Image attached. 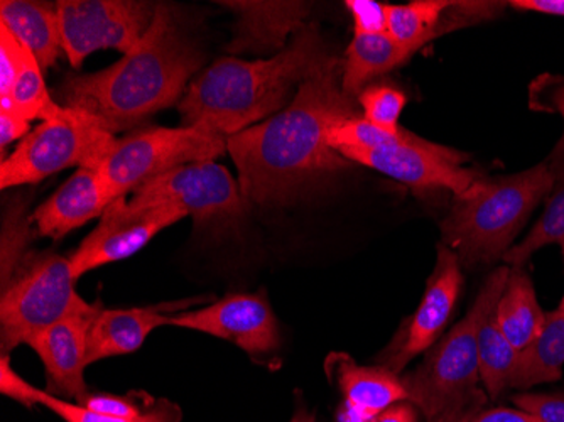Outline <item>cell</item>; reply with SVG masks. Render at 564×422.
Segmentation results:
<instances>
[{"mask_svg": "<svg viewBox=\"0 0 564 422\" xmlns=\"http://www.w3.org/2000/svg\"><path fill=\"white\" fill-rule=\"evenodd\" d=\"M0 110L18 113L25 120H50L63 112L62 105L56 104L47 94L40 63L33 53L28 56L24 68L19 73L11 94L0 97Z\"/></svg>", "mask_w": 564, "mask_h": 422, "instance_id": "obj_27", "label": "cell"}, {"mask_svg": "<svg viewBox=\"0 0 564 422\" xmlns=\"http://www.w3.org/2000/svg\"><path fill=\"white\" fill-rule=\"evenodd\" d=\"M113 202L98 167H80L33 215L41 237L59 240L75 228L106 214Z\"/></svg>", "mask_w": 564, "mask_h": 422, "instance_id": "obj_16", "label": "cell"}, {"mask_svg": "<svg viewBox=\"0 0 564 422\" xmlns=\"http://www.w3.org/2000/svg\"><path fill=\"white\" fill-rule=\"evenodd\" d=\"M135 206L173 203L196 224L242 217L246 199L227 167L215 161H198L174 167L139 186L131 199Z\"/></svg>", "mask_w": 564, "mask_h": 422, "instance_id": "obj_11", "label": "cell"}, {"mask_svg": "<svg viewBox=\"0 0 564 422\" xmlns=\"http://www.w3.org/2000/svg\"><path fill=\"white\" fill-rule=\"evenodd\" d=\"M462 285V262L449 247L440 244L438 257L416 313L405 320L388 348L377 357V365L401 374L409 361L430 350L452 318Z\"/></svg>", "mask_w": 564, "mask_h": 422, "instance_id": "obj_13", "label": "cell"}, {"mask_svg": "<svg viewBox=\"0 0 564 422\" xmlns=\"http://www.w3.org/2000/svg\"><path fill=\"white\" fill-rule=\"evenodd\" d=\"M496 306L489 307L478 328L480 379L490 398L497 399L509 389L518 364L519 351L510 345L496 318Z\"/></svg>", "mask_w": 564, "mask_h": 422, "instance_id": "obj_26", "label": "cell"}, {"mask_svg": "<svg viewBox=\"0 0 564 422\" xmlns=\"http://www.w3.org/2000/svg\"><path fill=\"white\" fill-rule=\"evenodd\" d=\"M326 370L344 393L345 402L372 418L398 402L408 401L401 377L388 368L360 367L350 355L332 354Z\"/></svg>", "mask_w": 564, "mask_h": 422, "instance_id": "obj_19", "label": "cell"}, {"mask_svg": "<svg viewBox=\"0 0 564 422\" xmlns=\"http://www.w3.org/2000/svg\"><path fill=\"white\" fill-rule=\"evenodd\" d=\"M357 117L355 98L341 88V63L335 58L301 84L286 109L227 139L247 203L290 205L323 181L350 166L328 144L329 130Z\"/></svg>", "mask_w": 564, "mask_h": 422, "instance_id": "obj_1", "label": "cell"}, {"mask_svg": "<svg viewBox=\"0 0 564 422\" xmlns=\"http://www.w3.org/2000/svg\"><path fill=\"white\" fill-rule=\"evenodd\" d=\"M512 402L540 422H564V392L516 393Z\"/></svg>", "mask_w": 564, "mask_h": 422, "instance_id": "obj_32", "label": "cell"}, {"mask_svg": "<svg viewBox=\"0 0 564 422\" xmlns=\"http://www.w3.org/2000/svg\"><path fill=\"white\" fill-rule=\"evenodd\" d=\"M31 122L25 120L24 117L18 116L8 110H0V145L2 149L8 148L19 139H24L30 134Z\"/></svg>", "mask_w": 564, "mask_h": 422, "instance_id": "obj_37", "label": "cell"}, {"mask_svg": "<svg viewBox=\"0 0 564 422\" xmlns=\"http://www.w3.org/2000/svg\"><path fill=\"white\" fill-rule=\"evenodd\" d=\"M470 422H540L519 408L480 409Z\"/></svg>", "mask_w": 564, "mask_h": 422, "instance_id": "obj_38", "label": "cell"}, {"mask_svg": "<svg viewBox=\"0 0 564 422\" xmlns=\"http://www.w3.org/2000/svg\"><path fill=\"white\" fill-rule=\"evenodd\" d=\"M534 284L524 268H510L506 288L496 306V318L510 345L518 351L531 345L546 323Z\"/></svg>", "mask_w": 564, "mask_h": 422, "instance_id": "obj_21", "label": "cell"}, {"mask_svg": "<svg viewBox=\"0 0 564 422\" xmlns=\"http://www.w3.org/2000/svg\"><path fill=\"white\" fill-rule=\"evenodd\" d=\"M41 405L55 412L65 422H180V411L174 405L154 408L139 418H113V415L98 414L80 404H72L65 399L55 398L44 392Z\"/></svg>", "mask_w": 564, "mask_h": 422, "instance_id": "obj_29", "label": "cell"}, {"mask_svg": "<svg viewBox=\"0 0 564 422\" xmlns=\"http://www.w3.org/2000/svg\"><path fill=\"white\" fill-rule=\"evenodd\" d=\"M291 422H313V419L306 414V412H297Z\"/></svg>", "mask_w": 564, "mask_h": 422, "instance_id": "obj_43", "label": "cell"}, {"mask_svg": "<svg viewBox=\"0 0 564 422\" xmlns=\"http://www.w3.org/2000/svg\"><path fill=\"white\" fill-rule=\"evenodd\" d=\"M449 2L417 0L411 4L386 6L388 34L413 56L417 50L443 34V21Z\"/></svg>", "mask_w": 564, "mask_h": 422, "instance_id": "obj_25", "label": "cell"}, {"mask_svg": "<svg viewBox=\"0 0 564 422\" xmlns=\"http://www.w3.org/2000/svg\"><path fill=\"white\" fill-rule=\"evenodd\" d=\"M335 58L318 28L306 24L271 59H220L196 76L177 105L183 127H202L232 138L286 109L294 87L300 88Z\"/></svg>", "mask_w": 564, "mask_h": 422, "instance_id": "obj_3", "label": "cell"}, {"mask_svg": "<svg viewBox=\"0 0 564 422\" xmlns=\"http://www.w3.org/2000/svg\"><path fill=\"white\" fill-rule=\"evenodd\" d=\"M30 53L4 24H0V97L11 94Z\"/></svg>", "mask_w": 564, "mask_h": 422, "instance_id": "obj_31", "label": "cell"}, {"mask_svg": "<svg viewBox=\"0 0 564 422\" xmlns=\"http://www.w3.org/2000/svg\"><path fill=\"white\" fill-rule=\"evenodd\" d=\"M509 272V266L497 268L481 285L465 318L434 343L414 372L401 377L408 401L416 405L427 421L455 409L487 402V393L478 387L481 382L478 328L485 313L499 301Z\"/></svg>", "mask_w": 564, "mask_h": 422, "instance_id": "obj_5", "label": "cell"}, {"mask_svg": "<svg viewBox=\"0 0 564 422\" xmlns=\"http://www.w3.org/2000/svg\"><path fill=\"white\" fill-rule=\"evenodd\" d=\"M97 117L63 107L55 119L44 120L22 139L8 160L0 164V188L40 183L66 167H100L116 144Z\"/></svg>", "mask_w": 564, "mask_h": 422, "instance_id": "obj_7", "label": "cell"}, {"mask_svg": "<svg viewBox=\"0 0 564 422\" xmlns=\"http://www.w3.org/2000/svg\"><path fill=\"white\" fill-rule=\"evenodd\" d=\"M236 12V36L228 43L230 53L268 50H284L288 36L304 28L310 14L306 2H221Z\"/></svg>", "mask_w": 564, "mask_h": 422, "instance_id": "obj_18", "label": "cell"}, {"mask_svg": "<svg viewBox=\"0 0 564 422\" xmlns=\"http://www.w3.org/2000/svg\"><path fill=\"white\" fill-rule=\"evenodd\" d=\"M80 405L113 418H139L151 409L142 408L134 396H113V393H88Z\"/></svg>", "mask_w": 564, "mask_h": 422, "instance_id": "obj_34", "label": "cell"}, {"mask_svg": "<svg viewBox=\"0 0 564 422\" xmlns=\"http://www.w3.org/2000/svg\"><path fill=\"white\" fill-rule=\"evenodd\" d=\"M561 247H563V256H564V239H563V242H561Z\"/></svg>", "mask_w": 564, "mask_h": 422, "instance_id": "obj_45", "label": "cell"}, {"mask_svg": "<svg viewBox=\"0 0 564 422\" xmlns=\"http://www.w3.org/2000/svg\"><path fill=\"white\" fill-rule=\"evenodd\" d=\"M560 310L564 313V296L563 300H561Z\"/></svg>", "mask_w": 564, "mask_h": 422, "instance_id": "obj_44", "label": "cell"}, {"mask_svg": "<svg viewBox=\"0 0 564 422\" xmlns=\"http://www.w3.org/2000/svg\"><path fill=\"white\" fill-rule=\"evenodd\" d=\"M510 8L564 18V0H512Z\"/></svg>", "mask_w": 564, "mask_h": 422, "instance_id": "obj_39", "label": "cell"}, {"mask_svg": "<svg viewBox=\"0 0 564 422\" xmlns=\"http://www.w3.org/2000/svg\"><path fill=\"white\" fill-rule=\"evenodd\" d=\"M192 301L158 306L131 307V310H100L91 323L88 335V365L106 358L134 354L149 335L161 326H167L171 314Z\"/></svg>", "mask_w": 564, "mask_h": 422, "instance_id": "obj_17", "label": "cell"}, {"mask_svg": "<svg viewBox=\"0 0 564 422\" xmlns=\"http://www.w3.org/2000/svg\"><path fill=\"white\" fill-rule=\"evenodd\" d=\"M350 163L372 167L392 180L408 184L414 192H452L464 195L481 176L464 164L470 158L464 152L434 144L405 132L398 144L379 149H340Z\"/></svg>", "mask_w": 564, "mask_h": 422, "instance_id": "obj_10", "label": "cell"}, {"mask_svg": "<svg viewBox=\"0 0 564 422\" xmlns=\"http://www.w3.org/2000/svg\"><path fill=\"white\" fill-rule=\"evenodd\" d=\"M0 392L25 408L41 404L44 396V390L31 386L19 374H15L8 354H2V358H0Z\"/></svg>", "mask_w": 564, "mask_h": 422, "instance_id": "obj_33", "label": "cell"}, {"mask_svg": "<svg viewBox=\"0 0 564 422\" xmlns=\"http://www.w3.org/2000/svg\"><path fill=\"white\" fill-rule=\"evenodd\" d=\"M553 186L546 198L543 215L538 224L529 231L528 237L518 246L510 247L503 256V262L509 268H524L525 262L538 250L550 244H561L564 239V136L557 142L547 160Z\"/></svg>", "mask_w": 564, "mask_h": 422, "instance_id": "obj_24", "label": "cell"}, {"mask_svg": "<svg viewBox=\"0 0 564 422\" xmlns=\"http://www.w3.org/2000/svg\"><path fill=\"white\" fill-rule=\"evenodd\" d=\"M202 53L186 36L170 6H158L141 43L110 68L72 75L63 82V107L97 117L116 134L185 97L202 66Z\"/></svg>", "mask_w": 564, "mask_h": 422, "instance_id": "obj_2", "label": "cell"}, {"mask_svg": "<svg viewBox=\"0 0 564 422\" xmlns=\"http://www.w3.org/2000/svg\"><path fill=\"white\" fill-rule=\"evenodd\" d=\"M355 22V34L388 33L386 6L373 0H348L345 2Z\"/></svg>", "mask_w": 564, "mask_h": 422, "instance_id": "obj_35", "label": "cell"}, {"mask_svg": "<svg viewBox=\"0 0 564 422\" xmlns=\"http://www.w3.org/2000/svg\"><path fill=\"white\" fill-rule=\"evenodd\" d=\"M167 326L227 339L250 357L271 354L281 343L278 320L264 293L228 294L202 310L171 314Z\"/></svg>", "mask_w": 564, "mask_h": 422, "instance_id": "obj_14", "label": "cell"}, {"mask_svg": "<svg viewBox=\"0 0 564 422\" xmlns=\"http://www.w3.org/2000/svg\"><path fill=\"white\" fill-rule=\"evenodd\" d=\"M484 408L485 405H468V408L455 409L431 422H470V419Z\"/></svg>", "mask_w": 564, "mask_h": 422, "instance_id": "obj_41", "label": "cell"}, {"mask_svg": "<svg viewBox=\"0 0 564 422\" xmlns=\"http://www.w3.org/2000/svg\"><path fill=\"white\" fill-rule=\"evenodd\" d=\"M531 107L541 112H556L564 119V78L543 76L531 87Z\"/></svg>", "mask_w": 564, "mask_h": 422, "instance_id": "obj_36", "label": "cell"}, {"mask_svg": "<svg viewBox=\"0 0 564 422\" xmlns=\"http://www.w3.org/2000/svg\"><path fill=\"white\" fill-rule=\"evenodd\" d=\"M563 367L564 313L557 307L546 314L540 335L519 351L509 389L528 390L540 383L556 382L563 377Z\"/></svg>", "mask_w": 564, "mask_h": 422, "instance_id": "obj_23", "label": "cell"}, {"mask_svg": "<svg viewBox=\"0 0 564 422\" xmlns=\"http://www.w3.org/2000/svg\"><path fill=\"white\" fill-rule=\"evenodd\" d=\"M408 130L401 129L398 132L382 129L376 123L367 120L366 117H351L337 123L329 130L328 144L335 151L340 149H379L398 144L402 141Z\"/></svg>", "mask_w": 564, "mask_h": 422, "instance_id": "obj_28", "label": "cell"}, {"mask_svg": "<svg viewBox=\"0 0 564 422\" xmlns=\"http://www.w3.org/2000/svg\"><path fill=\"white\" fill-rule=\"evenodd\" d=\"M188 217L185 209L173 203L135 206L126 196L113 199L100 224L69 257L76 279L88 271L120 262L144 249L164 228Z\"/></svg>", "mask_w": 564, "mask_h": 422, "instance_id": "obj_12", "label": "cell"}, {"mask_svg": "<svg viewBox=\"0 0 564 422\" xmlns=\"http://www.w3.org/2000/svg\"><path fill=\"white\" fill-rule=\"evenodd\" d=\"M100 310L98 304H88L31 339L30 347L40 355L46 368L51 396L75 399L82 404L90 393L85 383L88 335Z\"/></svg>", "mask_w": 564, "mask_h": 422, "instance_id": "obj_15", "label": "cell"}, {"mask_svg": "<svg viewBox=\"0 0 564 422\" xmlns=\"http://www.w3.org/2000/svg\"><path fill=\"white\" fill-rule=\"evenodd\" d=\"M372 422H417V408L411 402H398L377 414Z\"/></svg>", "mask_w": 564, "mask_h": 422, "instance_id": "obj_40", "label": "cell"}, {"mask_svg": "<svg viewBox=\"0 0 564 422\" xmlns=\"http://www.w3.org/2000/svg\"><path fill=\"white\" fill-rule=\"evenodd\" d=\"M340 422H372V415L366 414V412L358 411V409L351 408L347 402H344V408H341Z\"/></svg>", "mask_w": 564, "mask_h": 422, "instance_id": "obj_42", "label": "cell"}, {"mask_svg": "<svg viewBox=\"0 0 564 422\" xmlns=\"http://www.w3.org/2000/svg\"><path fill=\"white\" fill-rule=\"evenodd\" d=\"M72 260L58 253H40L15 269L2 284L0 297V339L2 354L22 343L30 345L34 336L87 307L76 293Z\"/></svg>", "mask_w": 564, "mask_h": 422, "instance_id": "obj_6", "label": "cell"}, {"mask_svg": "<svg viewBox=\"0 0 564 422\" xmlns=\"http://www.w3.org/2000/svg\"><path fill=\"white\" fill-rule=\"evenodd\" d=\"M0 24H4L22 46L33 53L41 69L55 65L63 50L56 4L28 2V0H2Z\"/></svg>", "mask_w": 564, "mask_h": 422, "instance_id": "obj_20", "label": "cell"}, {"mask_svg": "<svg viewBox=\"0 0 564 422\" xmlns=\"http://www.w3.org/2000/svg\"><path fill=\"white\" fill-rule=\"evenodd\" d=\"M225 149L227 138L202 127H156L117 139L98 171L117 199L174 167L214 161Z\"/></svg>", "mask_w": 564, "mask_h": 422, "instance_id": "obj_8", "label": "cell"}, {"mask_svg": "<svg viewBox=\"0 0 564 422\" xmlns=\"http://www.w3.org/2000/svg\"><path fill=\"white\" fill-rule=\"evenodd\" d=\"M411 56L388 33L355 34L341 63V88L357 100L376 76L389 73Z\"/></svg>", "mask_w": 564, "mask_h": 422, "instance_id": "obj_22", "label": "cell"}, {"mask_svg": "<svg viewBox=\"0 0 564 422\" xmlns=\"http://www.w3.org/2000/svg\"><path fill=\"white\" fill-rule=\"evenodd\" d=\"M63 50L75 68L98 50H134L148 33L158 6L138 0H62Z\"/></svg>", "mask_w": 564, "mask_h": 422, "instance_id": "obj_9", "label": "cell"}, {"mask_svg": "<svg viewBox=\"0 0 564 422\" xmlns=\"http://www.w3.org/2000/svg\"><path fill=\"white\" fill-rule=\"evenodd\" d=\"M551 186L547 161L509 176L481 174L464 195L455 196L442 221L443 244L465 268L502 260Z\"/></svg>", "mask_w": 564, "mask_h": 422, "instance_id": "obj_4", "label": "cell"}, {"mask_svg": "<svg viewBox=\"0 0 564 422\" xmlns=\"http://www.w3.org/2000/svg\"><path fill=\"white\" fill-rule=\"evenodd\" d=\"M357 100L367 120L391 132L401 130L399 119L408 104V98L401 90L388 85H369L358 95Z\"/></svg>", "mask_w": 564, "mask_h": 422, "instance_id": "obj_30", "label": "cell"}]
</instances>
